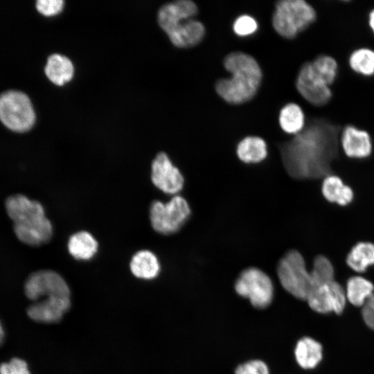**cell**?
<instances>
[{"label":"cell","mask_w":374,"mask_h":374,"mask_svg":"<svg viewBox=\"0 0 374 374\" xmlns=\"http://www.w3.org/2000/svg\"><path fill=\"white\" fill-rule=\"evenodd\" d=\"M70 298H52L35 302L28 307V317L44 323L59 321L70 307Z\"/></svg>","instance_id":"9a60e30c"},{"label":"cell","mask_w":374,"mask_h":374,"mask_svg":"<svg viewBox=\"0 0 374 374\" xmlns=\"http://www.w3.org/2000/svg\"><path fill=\"white\" fill-rule=\"evenodd\" d=\"M26 296L33 301L41 297L44 299L52 298H70L69 287L57 272L44 269L32 273L24 285Z\"/></svg>","instance_id":"9c48e42d"},{"label":"cell","mask_w":374,"mask_h":374,"mask_svg":"<svg viewBox=\"0 0 374 374\" xmlns=\"http://www.w3.org/2000/svg\"><path fill=\"white\" fill-rule=\"evenodd\" d=\"M0 120L12 131L29 130L35 123V114L27 95L13 90L1 94Z\"/></svg>","instance_id":"52a82bcc"},{"label":"cell","mask_w":374,"mask_h":374,"mask_svg":"<svg viewBox=\"0 0 374 374\" xmlns=\"http://www.w3.org/2000/svg\"><path fill=\"white\" fill-rule=\"evenodd\" d=\"M348 64L355 73L369 77L374 75V50L362 47L354 50L348 57Z\"/></svg>","instance_id":"484cf974"},{"label":"cell","mask_w":374,"mask_h":374,"mask_svg":"<svg viewBox=\"0 0 374 374\" xmlns=\"http://www.w3.org/2000/svg\"><path fill=\"white\" fill-rule=\"evenodd\" d=\"M310 274V290L314 287L334 280L333 266L330 260L324 256L319 255L314 258Z\"/></svg>","instance_id":"4316f807"},{"label":"cell","mask_w":374,"mask_h":374,"mask_svg":"<svg viewBox=\"0 0 374 374\" xmlns=\"http://www.w3.org/2000/svg\"><path fill=\"white\" fill-rule=\"evenodd\" d=\"M274 6L272 26L285 39L295 38L317 19L315 9L305 0H281L276 1Z\"/></svg>","instance_id":"277c9868"},{"label":"cell","mask_w":374,"mask_h":374,"mask_svg":"<svg viewBox=\"0 0 374 374\" xmlns=\"http://www.w3.org/2000/svg\"><path fill=\"white\" fill-rule=\"evenodd\" d=\"M5 206L8 216L14 222L15 233L21 242L37 247L51 240L53 225L40 202L17 194L8 197Z\"/></svg>","instance_id":"3957f363"},{"label":"cell","mask_w":374,"mask_h":374,"mask_svg":"<svg viewBox=\"0 0 374 374\" xmlns=\"http://www.w3.org/2000/svg\"><path fill=\"white\" fill-rule=\"evenodd\" d=\"M152 184L163 193L176 195L183 188L184 178L164 152L158 153L151 166Z\"/></svg>","instance_id":"8fae6325"},{"label":"cell","mask_w":374,"mask_h":374,"mask_svg":"<svg viewBox=\"0 0 374 374\" xmlns=\"http://www.w3.org/2000/svg\"><path fill=\"white\" fill-rule=\"evenodd\" d=\"M191 210L186 199L176 195L167 202L153 201L150 206V221L158 233L168 235L178 232L189 218Z\"/></svg>","instance_id":"5b68a950"},{"label":"cell","mask_w":374,"mask_h":374,"mask_svg":"<svg viewBox=\"0 0 374 374\" xmlns=\"http://www.w3.org/2000/svg\"><path fill=\"white\" fill-rule=\"evenodd\" d=\"M199 12L197 5L191 0H177L163 5L158 12V23L165 32L181 19L193 18Z\"/></svg>","instance_id":"2e32d148"},{"label":"cell","mask_w":374,"mask_h":374,"mask_svg":"<svg viewBox=\"0 0 374 374\" xmlns=\"http://www.w3.org/2000/svg\"><path fill=\"white\" fill-rule=\"evenodd\" d=\"M67 248L70 255L75 259L88 260L97 253L98 243L89 232L80 231L69 237Z\"/></svg>","instance_id":"e0dca14e"},{"label":"cell","mask_w":374,"mask_h":374,"mask_svg":"<svg viewBox=\"0 0 374 374\" xmlns=\"http://www.w3.org/2000/svg\"><path fill=\"white\" fill-rule=\"evenodd\" d=\"M336 129L326 122L315 121L296 135L283 148L289 172L296 178L326 177L337 152Z\"/></svg>","instance_id":"6da1fadb"},{"label":"cell","mask_w":374,"mask_h":374,"mask_svg":"<svg viewBox=\"0 0 374 374\" xmlns=\"http://www.w3.org/2000/svg\"><path fill=\"white\" fill-rule=\"evenodd\" d=\"M235 292L249 300L253 306L262 309L271 303L274 285L270 277L257 267L243 270L235 284Z\"/></svg>","instance_id":"ba28073f"},{"label":"cell","mask_w":374,"mask_h":374,"mask_svg":"<svg viewBox=\"0 0 374 374\" xmlns=\"http://www.w3.org/2000/svg\"><path fill=\"white\" fill-rule=\"evenodd\" d=\"M347 265L357 272H364L374 265V244L368 242L357 243L348 253Z\"/></svg>","instance_id":"cb8c5ba5"},{"label":"cell","mask_w":374,"mask_h":374,"mask_svg":"<svg viewBox=\"0 0 374 374\" xmlns=\"http://www.w3.org/2000/svg\"><path fill=\"white\" fill-rule=\"evenodd\" d=\"M0 374H14L9 362L2 363L0 365Z\"/></svg>","instance_id":"836d02e7"},{"label":"cell","mask_w":374,"mask_h":374,"mask_svg":"<svg viewBox=\"0 0 374 374\" xmlns=\"http://www.w3.org/2000/svg\"><path fill=\"white\" fill-rule=\"evenodd\" d=\"M321 191L323 197L330 202L340 206L350 204L353 199V192L350 187L345 185L337 176L328 175L323 181Z\"/></svg>","instance_id":"44dd1931"},{"label":"cell","mask_w":374,"mask_h":374,"mask_svg":"<svg viewBox=\"0 0 374 374\" xmlns=\"http://www.w3.org/2000/svg\"><path fill=\"white\" fill-rule=\"evenodd\" d=\"M294 355L299 365L305 369L314 368L322 358L321 344L310 337H303L296 344Z\"/></svg>","instance_id":"603a6c76"},{"label":"cell","mask_w":374,"mask_h":374,"mask_svg":"<svg viewBox=\"0 0 374 374\" xmlns=\"http://www.w3.org/2000/svg\"><path fill=\"white\" fill-rule=\"evenodd\" d=\"M165 33L174 46L188 48L198 45L203 40L206 28L203 23L193 17L177 21Z\"/></svg>","instance_id":"4fadbf2b"},{"label":"cell","mask_w":374,"mask_h":374,"mask_svg":"<svg viewBox=\"0 0 374 374\" xmlns=\"http://www.w3.org/2000/svg\"><path fill=\"white\" fill-rule=\"evenodd\" d=\"M340 144L345 154L353 159H364L370 156L373 145L370 134L353 125H347L341 130Z\"/></svg>","instance_id":"5bb4252c"},{"label":"cell","mask_w":374,"mask_h":374,"mask_svg":"<svg viewBox=\"0 0 374 374\" xmlns=\"http://www.w3.org/2000/svg\"><path fill=\"white\" fill-rule=\"evenodd\" d=\"M132 274L141 279L150 280L157 277L160 271V263L156 255L144 249L133 255L130 263Z\"/></svg>","instance_id":"ac0fdd59"},{"label":"cell","mask_w":374,"mask_h":374,"mask_svg":"<svg viewBox=\"0 0 374 374\" xmlns=\"http://www.w3.org/2000/svg\"><path fill=\"white\" fill-rule=\"evenodd\" d=\"M277 275L282 287L295 298L306 300L311 288V274L302 254L288 251L280 260Z\"/></svg>","instance_id":"8992f818"},{"label":"cell","mask_w":374,"mask_h":374,"mask_svg":"<svg viewBox=\"0 0 374 374\" xmlns=\"http://www.w3.org/2000/svg\"><path fill=\"white\" fill-rule=\"evenodd\" d=\"M346 299L344 289L334 280L312 288L305 301L311 309L317 312L340 314L344 309Z\"/></svg>","instance_id":"7c38bea8"},{"label":"cell","mask_w":374,"mask_h":374,"mask_svg":"<svg viewBox=\"0 0 374 374\" xmlns=\"http://www.w3.org/2000/svg\"><path fill=\"white\" fill-rule=\"evenodd\" d=\"M229 78H220L215 84L217 94L231 105H240L252 100L262 80V71L258 61L242 51H233L224 58Z\"/></svg>","instance_id":"7a4b0ae2"},{"label":"cell","mask_w":374,"mask_h":374,"mask_svg":"<svg viewBox=\"0 0 374 374\" xmlns=\"http://www.w3.org/2000/svg\"><path fill=\"white\" fill-rule=\"evenodd\" d=\"M362 317L366 324L374 330V293L362 306Z\"/></svg>","instance_id":"1f68e13d"},{"label":"cell","mask_w":374,"mask_h":374,"mask_svg":"<svg viewBox=\"0 0 374 374\" xmlns=\"http://www.w3.org/2000/svg\"><path fill=\"white\" fill-rule=\"evenodd\" d=\"M295 84L299 94L314 106H323L332 98L330 86L317 73L311 62L301 66Z\"/></svg>","instance_id":"30bf717a"},{"label":"cell","mask_w":374,"mask_h":374,"mask_svg":"<svg viewBox=\"0 0 374 374\" xmlns=\"http://www.w3.org/2000/svg\"><path fill=\"white\" fill-rule=\"evenodd\" d=\"M44 72L53 83L62 86L72 79L74 67L67 57L60 54H53L48 58Z\"/></svg>","instance_id":"ffe728a7"},{"label":"cell","mask_w":374,"mask_h":374,"mask_svg":"<svg viewBox=\"0 0 374 374\" xmlns=\"http://www.w3.org/2000/svg\"><path fill=\"white\" fill-rule=\"evenodd\" d=\"M278 121L280 128L285 133L296 136L305 128L303 110L297 103H287L280 110Z\"/></svg>","instance_id":"7402d4cb"},{"label":"cell","mask_w":374,"mask_h":374,"mask_svg":"<svg viewBox=\"0 0 374 374\" xmlns=\"http://www.w3.org/2000/svg\"><path fill=\"white\" fill-rule=\"evenodd\" d=\"M258 24L254 17L249 15L238 16L233 24L234 33L240 37H246L256 33Z\"/></svg>","instance_id":"f1b7e54d"},{"label":"cell","mask_w":374,"mask_h":374,"mask_svg":"<svg viewBox=\"0 0 374 374\" xmlns=\"http://www.w3.org/2000/svg\"><path fill=\"white\" fill-rule=\"evenodd\" d=\"M373 291L374 286L371 281L362 276H353L347 282L346 295L350 303L359 307L364 305Z\"/></svg>","instance_id":"d4e9b609"},{"label":"cell","mask_w":374,"mask_h":374,"mask_svg":"<svg viewBox=\"0 0 374 374\" xmlns=\"http://www.w3.org/2000/svg\"><path fill=\"white\" fill-rule=\"evenodd\" d=\"M64 3L62 0H39L36 2V8L45 16H53L62 10Z\"/></svg>","instance_id":"4dcf8cb0"},{"label":"cell","mask_w":374,"mask_h":374,"mask_svg":"<svg viewBox=\"0 0 374 374\" xmlns=\"http://www.w3.org/2000/svg\"><path fill=\"white\" fill-rule=\"evenodd\" d=\"M368 26L374 34V8L368 14Z\"/></svg>","instance_id":"e575fe53"},{"label":"cell","mask_w":374,"mask_h":374,"mask_svg":"<svg viewBox=\"0 0 374 374\" xmlns=\"http://www.w3.org/2000/svg\"><path fill=\"white\" fill-rule=\"evenodd\" d=\"M311 62L314 70L328 85L333 84L338 74V64L333 57L319 55Z\"/></svg>","instance_id":"83f0119b"},{"label":"cell","mask_w":374,"mask_h":374,"mask_svg":"<svg viewBox=\"0 0 374 374\" xmlns=\"http://www.w3.org/2000/svg\"><path fill=\"white\" fill-rule=\"evenodd\" d=\"M4 337V331L1 323L0 321V345L1 344Z\"/></svg>","instance_id":"d590c367"},{"label":"cell","mask_w":374,"mask_h":374,"mask_svg":"<svg viewBox=\"0 0 374 374\" xmlns=\"http://www.w3.org/2000/svg\"><path fill=\"white\" fill-rule=\"evenodd\" d=\"M236 154L238 159L245 163H257L267 157L265 141L258 136H247L237 145Z\"/></svg>","instance_id":"d6986e66"},{"label":"cell","mask_w":374,"mask_h":374,"mask_svg":"<svg viewBox=\"0 0 374 374\" xmlns=\"http://www.w3.org/2000/svg\"><path fill=\"white\" fill-rule=\"evenodd\" d=\"M235 374H269L267 365L259 359L251 360L239 365Z\"/></svg>","instance_id":"f546056e"},{"label":"cell","mask_w":374,"mask_h":374,"mask_svg":"<svg viewBox=\"0 0 374 374\" xmlns=\"http://www.w3.org/2000/svg\"><path fill=\"white\" fill-rule=\"evenodd\" d=\"M14 374H30L26 362L19 358L14 357L10 362Z\"/></svg>","instance_id":"d6a6232c"}]
</instances>
